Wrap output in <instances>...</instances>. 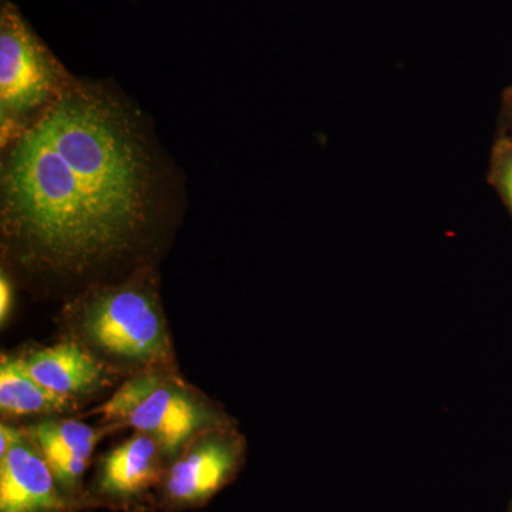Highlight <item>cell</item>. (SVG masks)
I'll return each mask as SVG.
<instances>
[{"mask_svg":"<svg viewBox=\"0 0 512 512\" xmlns=\"http://www.w3.org/2000/svg\"><path fill=\"white\" fill-rule=\"evenodd\" d=\"M70 397L50 392L30 375L23 360L3 357L0 363V409L10 416L66 412Z\"/></svg>","mask_w":512,"mask_h":512,"instance_id":"30bf717a","label":"cell"},{"mask_svg":"<svg viewBox=\"0 0 512 512\" xmlns=\"http://www.w3.org/2000/svg\"><path fill=\"white\" fill-rule=\"evenodd\" d=\"M2 160L3 228L53 266L124 251L147 222L156 164L130 104L99 84L70 86Z\"/></svg>","mask_w":512,"mask_h":512,"instance_id":"6da1fadb","label":"cell"},{"mask_svg":"<svg viewBox=\"0 0 512 512\" xmlns=\"http://www.w3.org/2000/svg\"><path fill=\"white\" fill-rule=\"evenodd\" d=\"M57 483L73 487L100 439V430L74 420H46L29 429Z\"/></svg>","mask_w":512,"mask_h":512,"instance_id":"52a82bcc","label":"cell"},{"mask_svg":"<svg viewBox=\"0 0 512 512\" xmlns=\"http://www.w3.org/2000/svg\"><path fill=\"white\" fill-rule=\"evenodd\" d=\"M64 500L45 457L22 433L0 456V512H62Z\"/></svg>","mask_w":512,"mask_h":512,"instance_id":"5b68a950","label":"cell"},{"mask_svg":"<svg viewBox=\"0 0 512 512\" xmlns=\"http://www.w3.org/2000/svg\"><path fill=\"white\" fill-rule=\"evenodd\" d=\"M488 183L497 191L512 217V136L497 134L491 150Z\"/></svg>","mask_w":512,"mask_h":512,"instance_id":"8fae6325","label":"cell"},{"mask_svg":"<svg viewBox=\"0 0 512 512\" xmlns=\"http://www.w3.org/2000/svg\"><path fill=\"white\" fill-rule=\"evenodd\" d=\"M84 330L99 348L124 359L151 362L163 356L167 346L153 299L133 286L94 298L84 312Z\"/></svg>","mask_w":512,"mask_h":512,"instance_id":"277c9868","label":"cell"},{"mask_svg":"<svg viewBox=\"0 0 512 512\" xmlns=\"http://www.w3.org/2000/svg\"><path fill=\"white\" fill-rule=\"evenodd\" d=\"M23 362L37 382L60 396L87 392L101 377L92 357L72 343L39 350Z\"/></svg>","mask_w":512,"mask_h":512,"instance_id":"ba28073f","label":"cell"},{"mask_svg":"<svg viewBox=\"0 0 512 512\" xmlns=\"http://www.w3.org/2000/svg\"><path fill=\"white\" fill-rule=\"evenodd\" d=\"M158 450L157 441L147 434H137L114 448L101 468L104 493L133 495L146 490L158 476Z\"/></svg>","mask_w":512,"mask_h":512,"instance_id":"9c48e42d","label":"cell"},{"mask_svg":"<svg viewBox=\"0 0 512 512\" xmlns=\"http://www.w3.org/2000/svg\"><path fill=\"white\" fill-rule=\"evenodd\" d=\"M73 77L36 35L18 6L0 8V143L6 148L35 124Z\"/></svg>","mask_w":512,"mask_h":512,"instance_id":"7a4b0ae2","label":"cell"},{"mask_svg":"<svg viewBox=\"0 0 512 512\" xmlns=\"http://www.w3.org/2000/svg\"><path fill=\"white\" fill-rule=\"evenodd\" d=\"M100 413L147 433L168 456L177 454L197 431L214 423V414L200 400L154 373L128 380L100 407Z\"/></svg>","mask_w":512,"mask_h":512,"instance_id":"3957f363","label":"cell"},{"mask_svg":"<svg viewBox=\"0 0 512 512\" xmlns=\"http://www.w3.org/2000/svg\"><path fill=\"white\" fill-rule=\"evenodd\" d=\"M512 136V84L504 90L501 96L500 117H498V133Z\"/></svg>","mask_w":512,"mask_h":512,"instance_id":"7c38bea8","label":"cell"},{"mask_svg":"<svg viewBox=\"0 0 512 512\" xmlns=\"http://www.w3.org/2000/svg\"><path fill=\"white\" fill-rule=\"evenodd\" d=\"M10 309H12V285H10L5 272H2V276H0V320L2 323L8 319Z\"/></svg>","mask_w":512,"mask_h":512,"instance_id":"4fadbf2b","label":"cell"},{"mask_svg":"<svg viewBox=\"0 0 512 512\" xmlns=\"http://www.w3.org/2000/svg\"><path fill=\"white\" fill-rule=\"evenodd\" d=\"M238 443L207 439L192 448L171 468L167 491L178 503H200L217 493L231 477L239 460Z\"/></svg>","mask_w":512,"mask_h":512,"instance_id":"8992f818","label":"cell"}]
</instances>
